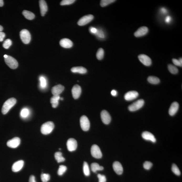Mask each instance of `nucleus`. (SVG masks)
Instances as JSON below:
<instances>
[{"mask_svg":"<svg viewBox=\"0 0 182 182\" xmlns=\"http://www.w3.org/2000/svg\"><path fill=\"white\" fill-rule=\"evenodd\" d=\"M104 55V51L103 49L100 48L98 49L96 54V57L97 59L99 60H101L103 59Z\"/></svg>","mask_w":182,"mask_h":182,"instance_id":"obj_30","label":"nucleus"},{"mask_svg":"<svg viewBox=\"0 0 182 182\" xmlns=\"http://www.w3.org/2000/svg\"><path fill=\"white\" fill-rule=\"evenodd\" d=\"M40 13L42 16H45L48 11V7L46 2L44 0L39 1Z\"/></svg>","mask_w":182,"mask_h":182,"instance_id":"obj_22","label":"nucleus"},{"mask_svg":"<svg viewBox=\"0 0 182 182\" xmlns=\"http://www.w3.org/2000/svg\"><path fill=\"white\" fill-rule=\"evenodd\" d=\"M20 37L22 42L25 44H29L31 40L30 33L27 29L22 30L20 32Z\"/></svg>","mask_w":182,"mask_h":182,"instance_id":"obj_3","label":"nucleus"},{"mask_svg":"<svg viewBox=\"0 0 182 182\" xmlns=\"http://www.w3.org/2000/svg\"><path fill=\"white\" fill-rule=\"evenodd\" d=\"M138 95V93L136 91H129L125 95L124 97L126 100L131 101L137 98Z\"/></svg>","mask_w":182,"mask_h":182,"instance_id":"obj_15","label":"nucleus"},{"mask_svg":"<svg viewBox=\"0 0 182 182\" xmlns=\"http://www.w3.org/2000/svg\"><path fill=\"white\" fill-rule=\"evenodd\" d=\"M66 145L68 150L70 152H73L75 150L77 147L76 140L73 138L69 139L66 143Z\"/></svg>","mask_w":182,"mask_h":182,"instance_id":"obj_9","label":"nucleus"},{"mask_svg":"<svg viewBox=\"0 0 182 182\" xmlns=\"http://www.w3.org/2000/svg\"><path fill=\"white\" fill-rule=\"evenodd\" d=\"M3 4H4V3H3V1L0 0V7L3 6Z\"/></svg>","mask_w":182,"mask_h":182,"instance_id":"obj_50","label":"nucleus"},{"mask_svg":"<svg viewBox=\"0 0 182 182\" xmlns=\"http://www.w3.org/2000/svg\"><path fill=\"white\" fill-rule=\"evenodd\" d=\"M94 17L92 15H88L83 17L80 19L78 22L79 26H84L87 24L93 19Z\"/></svg>","mask_w":182,"mask_h":182,"instance_id":"obj_8","label":"nucleus"},{"mask_svg":"<svg viewBox=\"0 0 182 182\" xmlns=\"http://www.w3.org/2000/svg\"><path fill=\"white\" fill-rule=\"evenodd\" d=\"M71 71L74 73H79L81 74H84L87 72L86 69L82 66H77L72 67L71 69Z\"/></svg>","mask_w":182,"mask_h":182,"instance_id":"obj_23","label":"nucleus"},{"mask_svg":"<svg viewBox=\"0 0 182 182\" xmlns=\"http://www.w3.org/2000/svg\"><path fill=\"white\" fill-rule=\"evenodd\" d=\"M80 123L81 128L84 131H87L90 128V123L88 118L85 115H83L81 117Z\"/></svg>","mask_w":182,"mask_h":182,"instance_id":"obj_6","label":"nucleus"},{"mask_svg":"<svg viewBox=\"0 0 182 182\" xmlns=\"http://www.w3.org/2000/svg\"><path fill=\"white\" fill-rule=\"evenodd\" d=\"M60 99L61 100H63V97H61V98H60Z\"/></svg>","mask_w":182,"mask_h":182,"instance_id":"obj_53","label":"nucleus"},{"mask_svg":"<svg viewBox=\"0 0 182 182\" xmlns=\"http://www.w3.org/2000/svg\"><path fill=\"white\" fill-rule=\"evenodd\" d=\"M153 166V164L150 162L146 161L143 164L144 168L146 170H149Z\"/></svg>","mask_w":182,"mask_h":182,"instance_id":"obj_41","label":"nucleus"},{"mask_svg":"<svg viewBox=\"0 0 182 182\" xmlns=\"http://www.w3.org/2000/svg\"><path fill=\"white\" fill-rule=\"evenodd\" d=\"M172 172L176 175L179 176L181 174L180 170L177 165L175 164H173L172 167Z\"/></svg>","mask_w":182,"mask_h":182,"instance_id":"obj_34","label":"nucleus"},{"mask_svg":"<svg viewBox=\"0 0 182 182\" xmlns=\"http://www.w3.org/2000/svg\"><path fill=\"white\" fill-rule=\"evenodd\" d=\"M40 85L43 87H45L46 85V79L44 77H41L40 78Z\"/></svg>","mask_w":182,"mask_h":182,"instance_id":"obj_43","label":"nucleus"},{"mask_svg":"<svg viewBox=\"0 0 182 182\" xmlns=\"http://www.w3.org/2000/svg\"><path fill=\"white\" fill-rule=\"evenodd\" d=\"M111 94L113 96H116L117 94V91L115 90H113L111 92Z\"/></svg>","mask_w":182,"mask_h":182,"instance_id":"obj_49","label":"nucleus"},{"mask_svg":"<svg viewBox=\"0 0 182 182\" xmlns=\"http://www.w3.org/2000/svg\"><path fill=\"white\" fill-rule=\"evenodd\" d=\"M144 101L143 99L138 100L128 106V110L130 111H135L139 110L144 105Z\"/></svg>","mask_w":182,"mask_h":182,"instance_id":"obj_4","label":"nucleus"},{"mask_svg":"<svg viewBox=\"0 0 182 182\" xmlns=\"http://www.w3.org/2000/svg\"><path fill=\"white\" fill-rule=\"evenodd\" d=\"M148 28L146 27H142L139 28L134 33V35L136 37L144 36L148 33Z\"/></svg>","mask_w":182,"mask_h":182,"instance_id":"obj_13","label":"nucleus"},{"mask_svg":"<svg viewBox=\"0 0 182 182\" xmlns=\"http://www.w3.org/2000/svg\"><path fill=\"white\" fill-rule=\"evenodd\" d=\"M54 128V123L52 121L45 122L41 126V132L44 135H48L52 132Z\"/></svg>","mask_w":182,"mask_h":182,"instance_id":"obj_2","label":"nucleus"},{"mask_svg":"<svg viewBox=\"0 0 182 182\" xmlns=\"http://www.w3.org/2000/svg\"><path fill=\"white\" fill-rule=\"evenodd\" d=\"M160 12L162 14H165L167 12V10L164 8H162L160 9Z\"/></svg>","mask_w":182,"mask_h":182,"instance_id":"obj_48","label":"nucleus"},{"mask_svg":"<svg viewBox=\"0 0 182 182\" xmlns=\"http://www.w3.org/2000/svg\"><path fill=\"white\" fill-rule=\"evenodd\" d=\"M24 165V162L23 160L17 161L13 164L12 166V170L14 172H18L23 167Z\"/></svg>","mask_w":182,"mask_h":182,"instance_id":"obj_16","label":"nucleus"},{"mask_svg":"<svg viewBox=\"0 0 182 182\" xmlns=\"http://www.w3.org/2000/svg\"><path fill=\"white\" fill-rule=\"evenodd\" d=\"M97 178L98 179L99 182H106V178L105 176L102 175L101 174H98L97 175Z\"/></svg>","mask_w":182,"mask_h":182,"instance_id":"obj_42","label":"nucleus"},{"mask_svg":"<svg viewBox=\"0 0 182 182\" xmlns=\"http://www.w3.org/2000/svg\"><path fill=\"white\" fill-rule=\"evenodd\" d=\"M72 96L75 99H78L80 96L81 92V89L78 85H75L72 90Z\"/></svg>","mask_w":182,"mask_h":182,"instance_id":"obj_14","label":"nucleus"},{"mask_svg":"<svg viewBox=\"0 0 182 182\" xmlns=\"http://www.w3.org/2000/svg\"><path fill=\"white\" fill-rule=\"evenodd\" d=\"M20 114L23 118L27 117L29 114V110L28 109L25 108L21 111Z\"/></svg>","mask_w":182,"mask_h":182,"instance_id":"obj_40","label":"nucleus"},{"mask_svg":"<svg viewBox=\"0 0 182 182\" xmlns=\"http://www.w3.org/2000/svg\"><path fill=\"white\" fill-rule=\"evenodd\" d=\"M65 87L62 85H55L52 88L51 91L53 96H58L63 92Z\"/></svg>","mask_w":182,"mask_h":182,"instance_id":"obj_18","label":"nucleus"},{"mask_svg":"<svg viewBox=\"0 0 182 182\" xmlns=\"http://www.w3.org/2000/svg\"><path fill=\"white\" fill-rule=\"evenodd\" d=\"M113 169L115 173L118 175H121L123 172V168L121 163L118 161L115 162L113 165Z\"/></svg>","mask_w":182,"mask_h":182,"instance_id":"obj_17","label":"nucleus"},{"mask_svg":"<svg viewBox=\"0 0 182 182\" xmlns=\"http://www.w3.org/2000/svg\"><path fill=\"white\" fill-rule=\"evenodd\" d=\"M149 82L151 84H157L160 82V80L157 77L155 76H149L147 78Z\"/></svg>","mask_w":182,"mask_h":182,"instance_id":"obj_27","label":"nucleus"},{"mask_svg":"<svg viewBox=\"0 0 182 182\" xmlns=\"http://www.w3.org/2000/svg\"><path fill=\"white\" fill-rule=\"evenodd\" d=\"M138 59L140 61L146 66H149L152 65V61L150 58L145 54H141L138 56Z\"/></svg>","mask_w":182,"mask_h":182,"instance_id":"obj_10","label":"nucleus"},{"mask_svg":"<svg viewBox=\"0 0 182 182\" xmlns=\"http://www.w3.org/2000/svg\"><path fill=\"white\" fill-rule=\"evenodd\" d=\"M168 69L169 72L172 74H177L178 72V69L175 66L171 64L168 65Z\"/></svg>","mask_w":182,"mask_h":182,"instance_id":"obj_31","label":"nucleus"},{"mask_svg":"<svg viewBox=\"0 0 182 182\" xmlns=\"http://www.w3.org/2000/svg\"><path fill=\"white\" fill-rule=\"evenodd\" d=\"M101 118L102 121L106 124H109L111 121V117L110 114L107 111H102L101 114Z\"/></svg>","mask_w":182,"mask_h":182,"instance_id":"obj_12","label":"nucleus"},{"mask_svg":"<svg viewBox=\"0 0 182 182\" xmlns=\"http://www.w3.org/2000/svg\"><path fill=\"white\" fill-rule=\"evenodd\" d=\"M91 170L93 172H97V171L103 170V166H100L97 163H93L91 165Z\"/></svg>","mask_w":182,"mask_h":182,"instance_id":"obj_26","label":"nucleus"},{"mask_svg":"<svg viewBox=\"0 0 182 182\" xmlns=\"http://www.w3.org/2000/svg\"><path fill=\"white\" fill-rule=\"evenodd\" d=\"M115 1V0H102L101 1L100 5L102 7H105Z\"/></svg>","mask_w":182,"mask_h":182,"instance_id":"obj_33","label":"nucleus"},{"mask_svg":"<svg viewBox=\"0 0 182 182\" xmlns=\"http://www.w3.org/2000/svg\"><path fill=\"white\" fill-rule=\"evenodd\" d=\"M17 100L16 98H11L6 101L3 103L2 108V113L3 115H6L8 113L12 107L16 104Z\"/></svg>","mask_w":182,"mask_h":182,"instance_id":"obj_1","label":"nucleus"},{"mask_svg":"<svg viewBox=\"0 0 182 182\" xmlns=\"http://www.w3.org/2000/svg\"><path fill=\"white\" fill-rule=\"evenodd\" d=\"M3 30V27L2 26L0 25V32H2Z\"/></svg>","mask_w":182,"mask_h":182,"instance_id":"obj_51","label":"nucleus"},{"mask_svg":"<svg viewBox=\"0 0 182 182\" xmlns=\"http://www.w3.org/2000/svg\"><path fill=\"white\" fill-rule=\"evenodd\" d=\"M60 45L61 47L65 48H70L73 46V43L70 39H63L60 40Z\"/></svg>","mask_w":182,"mask_h":182,"instance_id":"obj_20","label":"nucleus"},{"mask_svg":"<svg viewBox=\"0 0 182 182\" xmlns=\"http://www.w3.org/2000/svg\"><path fill=\"white\" fill-rule=\"evenodd\" d=\"M8 57V55H4V59H5V58H7Z\"/></svg>","mask_w":182,"mask_h":182,"instance_id":"obj_52","label":"nucleus"},{"mask_svg":"<svg viewBox=\"0 0 182 182\" xmlns=\"http://www.w3.org/2000/svg\"><path fill=\"white\" fill-rule=\"evenodd\" d=\"M59 95L53 96L50 99V103L52 104V107L56 108L59 105V100L60 99Z\"/></svg>","mask_w":182,"mask_h":182,"instance_id":"obj_24","label":"nucleus"},{"mask_svg":"<svg viewBox=\"0 0 182 182\" xmlns=\"http://www.w3.org/2000/svg\"><path fill=\"white\" fill-rule=\"evenodd\" d=\"M21 140L19 138L14 137L8 141L7 145L8 147L11 148H16L20 144Z\"/></svg>","mask_w":182,"mask_h":182,"instance_id":"obj_11","label":"nucleus"},{"mask_svg":"<svg viewBox=\"0 0 182 182\" xmlns=\"http://www.w3.org/2000/svg\"><path fill=\"white\" fill-rule=\"evenodd\" d=\"M90 31L91 34H95L97 33V29L95 27H91L90 28Z\"/></svg>","mask_w":182,"mask_h":182,"instance_id":"obj_44","label":"nucleus"},{"mask_svg":"<svg viewBox=\"0 0 182 182\" xmlns=\"http://www.w3.org/2000/svg\"><path fill=\"white\" fill-rule=\"evenodd\" d=\"M29 182H36L34 176L33 175L30 176L29 178Z\"/></svg>","mask_w":182,"mask_h":182,"instance_id":"obj_47","label":"nucleus"},{"mask_svg":"<svg viewBox=\"0 0 182 182\" xmlns=\"http://www.w3.org/2000/svg\"><path fill=\"white\" fill-rule=\"evenodd\" d=\"M98 38L102 39H104L105 37V34L104 32L101 29H97V33L95 34Z\"/></svg>","mask_w":182,"mask_h":182,"instance_id":"obj_32","label":"nucleus"},{"mask_svg":"<svg viewBox=\"0 0 182 182\" xmlns=\"http://www.w3.org/2000/svg\"><path fill=\"white\" fill-rule=\"evenodd\" d=\"M75 2V0H63L61 2L60 5H68L72 4Z\"/></svg>","mask_w":182,"mask_h":182,"instance_id":"obj_38","label":"nucleus"},{"mask_svg":"<svg viewBox=\"0 0 182 182\" xmlns=\"http://www.w3.org/2000/svg\"><path fill=\"white\" fill-rule=\"evenodd\" d=\"M91 155L96 159H100L102 157V154L100 147L97 145H93L91 148Z\"/></svg>","mask_w":182,"mask_h":182,"instance_id":"obj_7","label":"nucleus"},{"mask_svg":"<svg viewBox=\"0 0 182 182\" xmlns=\"http://www.w3.org/2000/svg\"><path fill=\"white\" fill-rule=\"evenodd\" d=\"M55 158L56 160L59 163L64 162L65 160V158L63 157L62 153L60 152H56L55 153Z\"/></svg>","mask_w":182,"mask_h":182,"instance_id":"obj_28","label":"nucleus"},{"mask_svg":"<svg viewBox=\"0 0 182 182\" xmlns=\"http://www.w3.org/2000/svg\"><path fill=\"white\" fill-rule=\"evenodd\" d=\"M67 170V167L64 165H60L59 166L58 171V174L59 176L62 175Z\"/></svg>","mask_w":182,"mask_h":182,"instance_id":"obj_35","label":"nucleus"},{"mask_svg":"<svg viewBox=\"0 0 182 182\" xmlns=\"http://www.w3.org/2000/svg\"><path fill=\"white\" fill-rule=\"evenodd\" d=\"M83 172L86 176H89L90 175V170L89 165L86 162H84L83 164Z\"/></svg>","mask_w":182,"mask_h":182,"instance_id":"obj_29","label":"nucleus"},{"mask_svg":"<svg viewBox=\"0 0 182 182\" xmlns=\"http://www.w3.org/2000/svg\"><path fill=\"white\" fill-rule=\"evenodd\" d=\"M5 35V34L3 32H0V41H3Z\"/></svg>","mask_w":182,"mask_h":182,"instance_id":"obj_45","label":"nucleus"},{"mask_svg":"<svg viewBox=\"0 0 182 182\" xmlns=\"http://www.w3.org/2000/svg\"><path fill=\"white\" fill-rule=\"evenodd\" d=\"M4 60L7 65L10 68L13 69H16L18 66V63L17 61L10 56L8 55V57L7 58L4 59Z\"/></svg>","mask_w":182,"mask_h":182,"instance_id":"obj_5","label":"nucleus"},{"mask_svg":"<svg viewBox=\"0 0 182 182\" xmlns=\"http://www.w3.org/2000/svg\"><path fill=\"white\" fill-rule=\"evenodd\" d=\"M179 104L178 102H175L171 104L169 109V113L170 115L173 116L175 115L179 109Z\"/></svg>","mask_w":182,"mask_h":182,"instance_id":"obj_21","label":"nucleus"},{"mask_svg":"<svg viewBox=\"0 0 182 182\" xmlns=\"http://www.w3.org/2000/svg\"><path fill=\"white\" fill-rule=\"evenodd\" d=\"M142 136L144 139L155 143L156 141L155 138L152 133L149 132L145 131L143 132L142 134Z\"/></svg>","mask_w":182,"mask_h":182,"instance_id":"obj_19","label":"nucleus"},{"mask_svg":"<svg viewBox=\"0 0 182 182\" xmlns=\"http://www.w3.org/2000/svg\"><path fill=\"white\" fill-rule=\"evenodd\" d=\"M23 15L26 19L29 20H32L35 17V15L30 11H28L24 10L22 12Z\"/></svg>","mask_w":182,"mask_h":182,"instance_id":"obj_25","label":"nucleus"},{"mask_svg":"<svg viewBox=\"0 0 182 182\" xmlns=\"http://www.w3.org/2000/svg\"><path fill=\"white\" fill-rule=\"evenodd\" d=\"M171 20H172V18L171 17L168 16L166 17L165 19V21L167 23H170Z\"/></svg>","mask_w":182,"mask_h":182,"instance_id":"obj_46","label":"nucleus"},{"mask_svg":"<svg viewBox=\"0 0 182 182\" xmlns=\"http://www.w3.org/2000/svg\"><path fill=\"white\" fill-rule=\"evenodd\" d=\"M50 178V176L48 174L43 173L41 175V179L43 182H47Z\"/></svg>","mask_w":182,"mask_h":182,"instance_id":"obj_36","label":"nucleus"},{"mask_svg":"<svg viewBox=\"0 0 182 182\" xmlns=\"http://www.w3.org/2000/svg\"><path fill=\"white\" fill-rule=\"evenodd\" d=\"M172 62L174 65L176 66L182 67V59L181 58H180L179 60L178 59H172Z\"/></svg>","mask_w":182,"mask_h":182,"instance_id":"obj_39","label":"nucleus"},{"mask_svg":"<svg viewBox=\"0 0 182 182\" xmlns=\"http://www.w3.org/2000/svg\"><path fill=\"white\" fill-rule=\"evenodd\" d=\"M12 44V40L9 39H7L5 40L3 44V47L6 49H8Z\"/></svg>","mask_w":182,"mask_h":182,"instance_id":"obj_37","label":"nucleus"}]
</instances>
